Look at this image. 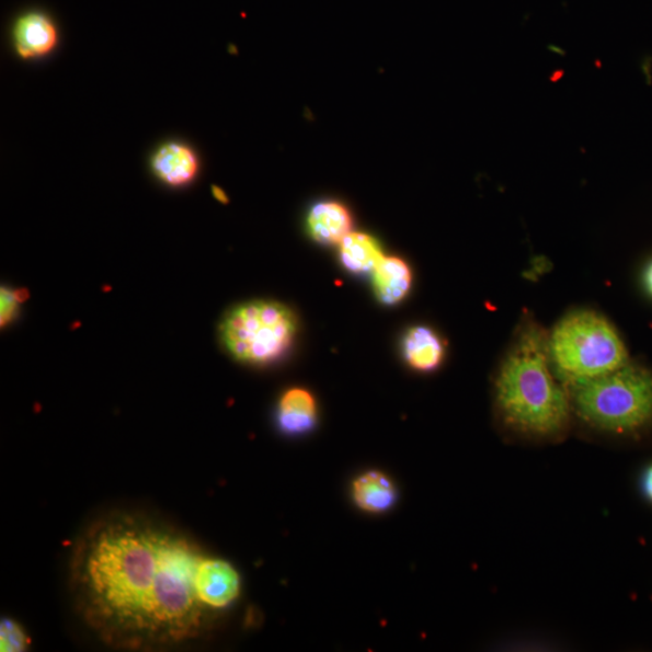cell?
<instances>
[{
  "label": "cell",
  "instance_id": "14",
  "mask_svg": "<svg viewBox=\"0 0 652 652\" xmlns=\"http://www.w3.org/2000/svg\"><path fill=\"white\" fill-rule=\"evenodd\" d=\"M341 263L353 274H371L385 256L382 248L370 235L351 232L339 244Z\"/></svg>",
  "mask_w": 652,
  "mask_h": 652
},
{
  "label": "cell",
  "instance_id": "6",
  "mask_svg": "<svg viewBox=\"0 0 652 652\" xmlns=\"http://www.w3.org/2000/svg\"><path fill=\"white\" fill-rule=\"evenodd\" d=\"M198 591L206 606L217 613L240 597L241 576L231 563L207 556L201 565Z\"/></svg>",
  "mask_w": 652,
  "mask_h": 652
},
{
  "label": "cell",
  "instance_id": "4",
  "mask_svg": "<svg viewBox=\"0 0 652 652\" xmlns=\"http://www.w3.org/2000/svg\"><path fill=\"white\" fill-rule=\"evenodd\" d=\"M572 389L577 416L596 428L633 433L652 422V374L628 362Z\"/></svg>",
  "mask_w": 652,
  "mask_h": 652
},
{
  "label": "cell",
  "instance_id": "2",
  "mask_svg": "<svg viewBox=\"0 0 652 652\" xmlns=\"http://www.w3.org/2000/svg\"><path fill=\"white\" fill-rule=\"evenodd\" d=\"M551 366L548 334L535 323L522 328L495 382L497 408L515 431L550 437L565 430L569 400Z\"/></svg>",
  "mask_w": 652,
  "mask_h": 652
},
{
  "label": "cell",
  "instance_id": "16",
  "mask_svg": "<svg viewBox=\"0 0 652 652\" xmlns=\"http://www.w3.org/2000/svg\"><path fill=\"white\" fill-rule=\"evenodd\" d=\"M23 298H25L23 291L2 288L0 291V322H2V327L14 319Z\"/></svg>",
  "mask_w": 652,
  "mask_h": 652
},
{
  "label": "cell",
  "instance_id": "15",
  "mask_svg": "<svg viewBox=\"0 0 652 652\" xmlns=\"http://www.w3.org/2000/svg\"><path fill=\"white\" fill-rule=\"evenodd\" d=\"M0 648L3 652H20L28 648V637L18 622L9 619L2 621Z\"/></svg>",
  "mask_w": 652,
  "mask_h": 652
},
{
  "label": "cell",
  "instance_id": "5",
  "mask_svg": "<svg viewBox=\"0 0 652 652\" xmlns=\"http://www.w3.org/2000/svg\"><path fill=\"white\" fill-rule=\"evenodd\" d=\"M298 323L290 308L276 301H251L232 308L219 328L231 357L244 364L266 365L291 347Z\"/></svg>",
  "mask_w": 652,
  "mask_h": 652
},
{
  "label": "cell",
  "instance_id": "12",
  "mask_svg": "<svg viewBox=\"0 0 652 652\" xmlns=\"http://www.w3.org/2000/svg\"><path fill=\"white\" fill-rule=\"evenodd\" d=\"M317 413V402L310 391L293 388L278 402L277 422L283 433L306 434L313 430Z\"/></svg>",
  "mask_w": 652,
  "mask_h": 652
},
{
  "label": "cell",
  "instance_id": "1",
  "mask_svg": "<svg viewBox=\"0 0 652 652\" xmlns=\"http://www.w3.org/2000/svg\"><path fill=\"white\" fill-rule=\"evenodd\" d=\"M206 559L186 533L168 522L140 513L106 514L82 531L70 560L76 611L114 648L187 643L216 616L199 597Z\"/></svg>",
  "mask_w": 652,
  "mask_h": 652
},
{
  "label": "cell",
  "instance_id": "17",
  "mask_svg": "<svg viewBox=\"0 0 652 652\" xmlns=\"http://www.w3.org/2000/svg\"><path fill=\"white\" fill-rule=\"evenodd\" d=\"M643 489L649 500L652 502V466L645 472L643 479Z\"/></svg>",
  "mask_w": 652,
  "mask_h": 652
},
{
  "label": "cell",
  "instance_id": "18",
  "mask_svg": "<svg viewBox=\"0 0 652 652\" xmlns=\"http://www.w3.org/2000/svg\"><path fill=\"white\" fill-rule=\"evenodd\" d=\"M644 282L648 293L652 296V261L645 271Z\"/></svg>",
  "mask_w": 652,
  "mask_h": 652
},
{
  "label": "cell",
  "instance_id": "11",
  "mask_svg": "<svg viewBox=\"0 0 652 652\" xmlns=\"http://www.w3.org/2000/svg\"><path fill=\"white\" fill-rule=\"evenodd\" d=\"M371 274L376 298L384 305L400 304L411 290L412 271L400 258L384 256Z\"/></svg>",
  "mask_w": 652,
  "mask_h": 652
},
{
  "label": "cell",
  "instance_id": "9",
  "mask_svg": "<svg viewBox=\"0 0 652 652\" xmlns=\"http://www.w3.org/2000/svg\"><path fill=\"white\" fill-rule=\"evenodd\" d=\"M352 227L350 210L335 201L317 204L307 216V231L320 244L339 245Z\"/></svg>",
  "mask_w": 652,
  "mask_h": 652
},
{
  "label": "cell",
  "instance_id": "3",
  "mask_svg": "<svg viewBox=\"0 0 652 652\" xmlns=\"http://www.w3.org/2000/svg\"><path fill=\"white\" fill-rule=\"evenodd\" d=\"M557 378L569 388L620 369L628 353L618 330L600 313L576 310L564 316L548 335Z\"/></svg>",
  "mask_w": 652,
  "mask_h": 652
},
{
  "label": "cell",
  "instance_id": "7",
  "mask_svg": "<svg viewBox=\"0 0 652 652\" xmlns=\"http://www.w3.org/2000/svg\"><path fill=\"white\" fill-rule=\"evenodd\" d=\"M151 169L162 183L173 187L184 186L195 180L198 159L192 148L170 141L153 153Z\"/></svg>",
  "mask_w": 652,
  "mask_h": 652
},
{
  "label": "cell",
  "instance_id": "13",
  "mask_svg": "<svg viewBox=\"0 0 652 652\" xmlns=\"http://www.w3.org/2000/svg\"><path fill=\"white\" fill-rule=\"evenodd\" d=\"M353 501L363 512L384 514L397 502V489L393 481L381 471H367L354 480Z\"/></svg>",
  "mask_w": 652,
  "mask_h": 652
},
{
  "label": "cell",
  "instance_id": "10",
  "mask_svg": "<svg viewBox=\"0 0 652 652\" xmlns=\"http://www.w3.org/2000/svg\"><path fill=\"white\" fill-rule=\"evenodd\" d=\"M446 347L443 339L425 325L410 328L402 339V355L413 370L431 373L444 362Z\"/></svg>",
  "mask_w": 652,
  "mask_h": 652
},
{
  "label": "cell",
  "instance_id": "8",
  "mask_svg": "<svg viewBox=\"0 0 652 652\" xmlns=\"http://www.w3.org/2000/svg\"><path fill=\"white\" fill-rule=\"evenodd\" d=\"M57 41V30L49 16L31 13L21 16L15 23L14 44L22 58H37L50 54Z\"/></svg>",
  "mask_w": 652,
  "mask_h": 652
},
{
  "label": "cell",
  "instance_id": "19",
  "mask_svg": "<svg viewBox=\"0 0 652 652\" xmlns=\"http://www.w3.org/2000/svg\"><path fill=\"white\" fill-rule=\"evenodd\" d=\"M213 194H215L216 198L220 201V203H228V196L225 195L221 188L215 187L213 188Z\"/></svg>",
  "mask_w": 652,
  "mask_h": 652
}]
</instances>
